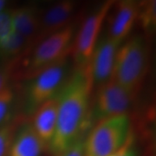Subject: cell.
<instances>
[{"instance_id":"obj_1","label":"cell","mask_w":156,"mask_h":156,"mask_svg":"<svg viewBox=\"0 0 156 156\" xmlns=\"http://www.w3.org/2000/svg\"><path fill=\"white\" fill-rule=\"evenodd\" d=\"M93 89L89 64L75 68L57 95L56 132L48 148L53 156H61L83 138L82 134L90 124L89 107Z\"/></svg>"},{"instance_id":"obj_7","label":"cell","mask_w":156,"mask_h":156,"mask_svg":"<svg viewBox=\"0 0 156 156\" xmlns=\"http://www.w3.org/2000/svg\"><path fill=\"white\" fill-rule=\"evenodd\" d=\"M115 1H106L84 19L71 46V57L76 67L89 64L99 39L107 15Z\"/></svg>"},{"instance_id":"obj_19","label":"cell","mask_w":156,"mask_h":156,"mask_svg":"<svg viewBox=\"0 0 156 156\" xmlns=\"http://www.w3.org/2000/svg\"><path fill=\"white\" fill-rule=\"evenodd\" d=\"M111 156H139L138 150L134 144V136L132 135V133L129 135L126 143Z\"/></svg>"},{"instance_id":"obj_15","label":"cell","mask_w":156,"mask_h":156,"mask_svg":"<svg viewBox=\"0 0 156 156\" xmlns=\"http://www.w3.org/2000/svg\"><path fill=\"white\" fill-rule=\"evenodd\" d=\"M147 34H152L156 26L155 1L139 2L137 20Z\"/></svg>"},{"instance_id":"obj_16","label":"cell","mask_w":156,"mask_h":156,"mask_svg":"<svg viewBox=\"0 0 156 156\" xmlns=\"http://www.w3.org/2000/svg\"><path fill=\"white\" fill-rule=\"evenodd\" d=\"M16 102V93L8 86L0 93V128L11 122Z\"/></svg>"},{"instance_id":"obj_2","label":"cell","mask_w":156,"mask_h":156,"mask_svg":"<svg viewBox=\"0 0 156 156\" xmlns=\"http://www.w3.org/2000/svg\"><path fill=\"white\" fill-rule=\"evenodd\" d=\"M75 27L69 25L30 46L5 66L10 80L30 81L71 53Z\"/></svg>"},{"instance_id":"obj_8","label":"cell","mask_w":156,"mask_h":156,"mask_svg":"<svg viewBox=\"0 0 156 156\" xmlns=\"http://www.w3.org/2000/svg\"><path fill=\"white\" fill-rule=\"evenodd\" d=\"M122 43L111 39L106 33L99 37L89 62L93 89L111 80L117 51Z\"/></svg>"},{"instance_id":"obj_17","label":"cell","mask_w":156,"mask_h":156,"mask_svg":"<svg viewBox=\"0 0 156 156\" xmlns=\"http://www.w3.org/2000/svg\"><path fill=\"white\" fill-rule=\"evenodd\" d=\"M22 120L23 118L15 119L13 122L0 128V156L9 155V151L16 129Z\"/></svg>"},{"instance_id":"obj_4","label":"cell","mask_w":156,"mask_h":156,"mask_svg":"<svg viewBox=\"0 0 156 156\" xmlns=\"http://www.w3.org/2000/svg\"><path fill=\"white\" fill-rule=\"evenodd\" d=\"M72 62L70 53L29 81L23 101L26 115H32L42 104L60 93L72 72Z\"/></svg>"},{"instance_id":"obj_21","label":"cell","mask_w":156,"mask_h":156,"mask_svg":"<svg viewBox=\"0 0 156 156\" xmlns=\"http://www.w3.org/2000/svg\"><path fill=\"white\" fill-rule=\"evenodd\" d=\"M9 80L10 78H9L8 72L6 70V68L0 67V93L4 91L9 86L8 85Z\"/></svg>"},{"instance_id":"obj_20","label":"cell","mask_w":156,"mask_h":156,"mask_svg":"<svg viewBox=\"0 0 156 156\" xmlns=\"http://www.w3.org/2000/svg\"><path fill=\"white\" fill-rule=\"evenodd\" d=\"M61 156H84V139L83 137L78 140L74 145L69 148Z\"/></svg>"},{"instance_id":"obj_6","label":"cell","mask_w":156,"mask_h":156,"mask_svg":"<svg viewBox=\"0 0 156 156\" xmlns=\"http://www.w3.org/2000/svg\"><path fill=\"white\" fill-rule=\"evenodd\" d=\"M138 93L111 79L96 89L92 110L89 111V122L96 123L107 118L128 115Z\"/></svg>"},{"instance_id":"obj_18","label":"cell","mask_w":156,"mask_h":156,"mask_svg":"<svg viewBox=\"0 0 156 156\" xmlns=\"http://www.w3.org/2000/svg\"><path fill=\"white\" fill-rule=\"evenodd\" d=\"M14 31L12 10H5L0 13V42L7 38Z\"/></svg>"},{"instance_id":"obj_14","label":"cell","mask_w":156,"mask_h":156,"mask_svg":"<svg viewBox=\"0 0 156 156\" xmlns=\"http://www.w3.org/2000/svg\"><path fill=\"white\" fill-rule=\"evenodd\" d=\"M29 47L28 42L14 31L7 38L0 42V57L10 62L22 55Z\"/></svg>"},{"instance_id":"obj_22","label":"cell","mask_w":156,"mask_h":156,"mask_svg":"<svg viewBox=\"0 0 156 156\" xmlns=\"http://www.w3.org/2000/svg\"><path fill=\"white\" fill-rule=\"evenodd\" d=\"M6 1H4V0H0V13L3 11L5 10V6H6Z\"/></svg>"},{"instance_id":"obj_10","label":"cell","mask_w":156,"mask_h":156,"mask_svg":"<svg viewBox=\"0 0 156 156\" xmlns=\"http://www.w3.org/2000/svg\"><path fill=\"white\" fill-rule=\"evenodd\" d=\"M76 9V2L62 1L49 7L43 14L40 13L38 32L34 44L69 26Z\"/></svg>"},{"instance_id":"obj_9","label":"cell","mask_w":156,"mask_h":156,"mask_svg":"<svg viewBox=\"0 0 156 156\" xmlns=\"http://www.w3.org/2000/svg\"><path fill=\"white\" fill-rule=\"evenodd\" d=\"M138 5L133 0L114 2L106 17V34L110 38L122 44L127 39L137 20Z\"/></svg>"},{"instance_id":"obj_13","label":"cell","mask_w":156,"mask_h":156,"mask_svg":"<svg viewBox=\"0 0 156 156\" xmlns=\"http://www.w3.org/2000/svg\"><path fill=\"white\" fill-rule=\"evenodd\" d=\"M12 18L15 32L23 37L31 46L38 32L40 12L34 6H23L12 10Z\"/></svg>"},{"instance_id":"obj_5","label":"cell","mask_w":156,"mask_h":156,"mask_svg":"<svg viewBox=\"0 0 156 156\" xmlns=\"http://www.w3.org/2000/svg\"><path fill=\"white\" fill-rule=\"evenodd\" d=\"M131 133L128 115L99 121L84 139V156H111L126 143Z\"/></svg>"},{"instance_id":"obj_12","label":"cell","mask_w":156,"mask_h":156,"mask_svg":"<svg viewBox=\"0 0 156 156\" xmlns=\"http://www.w3.org/2000/svg\"><path fill=\"white\" fill-rule=\"evenodd\" d=\"M58 110V98L50 99L39 107L31 115L30 121L39 138L43 140L47 149L56 132Z\"/></svg>"},{"instance_id":"obj_11","label":"cell","mask_w":156,"mask_h":156,"mask_svg":"<svg viewBox=\"0 0 156 156\" xmlns=\"http://www.w3.org/2000/svg\"><path fill=\"white\" fill-rule=\"evenodd\" d=\"M47 149L30 121L23 119L17 126L8 156H41Z\"/></svg>"},{"instance_id":"obj_3","label":"cell","mask_w":156,"mask_h":156,"mask_svg":"<svg viewBox=\"0 0 156 156\" xmlns=\"http://www.w3.org/2000/svg\"><path fill=\"white\" fill-rule=\"evenodd\" d=\"M149 63V50L145 36L138 34L126 39L117 51L112 80L127 89L139 92Z\"/></svg>"}]
</instances>
